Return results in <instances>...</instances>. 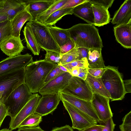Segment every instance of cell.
<instances>
[{
	"instance_id": "obj_1",
	"label": "cell",
	"mask_w": 131,
	"mask_h": 131,
	"mask_svg": "<svg viewBox=\"0 0 131 131\" xmlns=\"http://www.w3.org/2000/svg\"><path fill=\"white\" fill-rule=\"evenodd\" d=\"M58 64L43 60L32 61L25 67V83L31 93L39 92L50 72Z\"/></svg>"
},
{
	"instance_id": "obj_2",
	"label": "cell",
	"mask_w": 131,
	"mask_h": 131,
	"mask_svg": "<svg viewBox=\"0 0 131 131\" xmlns=\"http://www.w3.org/2000/svg\"><path fill=\"white\" fill-rule=\"evenodd\" d=\"M76 48L102 49L103 43L98 29L94 25L80 23L68 29Z\"/></svg>"
},
{
	"instance_id": "obj_3",
	"label": "cell",
	"mask_w": 131,
	"mask_h": 131,
	"mask_svg": "<svg viewBox=\"0 0 131 131\" xmlns=\"http://www.w3.org/2000/svg\"><path fill=\"white\" fill-rule=\"evenodd\" d=\"M101 78L109 94L111 101L123 99L126 93L124 80L117 68L106 66V69Z\"/></svg>"
},
{
	"instance_id": "obj_4",
	"label": "cell",
	"mask_w": 131,
	"mask_h": 131,
	"mask_svg": "<svg viewBox=\"0 0 131 131\" xmlns=\"http://www.w3.org/2000/svg\"><path fill=\"white\" fill-rule=\"evenodd\" d=\"M34 94L30 92L25 83L20 85L11 93L4 101L8 116L11 119L15 117Z\"/></svg>"
},
{
	"instance_id": "obj_5",
	"label": "cell",
	"mask_w": 131,
	"mask_h": 131,
	"mask_svg": "<svg viewBox=\"0 0 131 131\" xmlns=\"http://www.w3.org/2000/svg\"><path fill=\"white\" fill-rule=\"evenodd\" d=\"M26 26L32 31L41 48L46 52L53 51L60 53V47L50 34L47 26L36 20L29 21Z\"/></svg>"
},
{
	"instance_id": "obj_6",
	"label": "cell",
	"mask_w": 131,
	"mask_h": 131,
	"mask_svg": "<svg viewBox=\"0 0 131 131\" xmlns=\"http://www.w3.org/2000/svg\"><path fill=\"white\" fill-rule=\"evenodd\" d=\"M25 67L0 75V99L5 101L17 87L25 83Z\"/></svg>"
},
{
	"instance_id": "obj_7",
	"label": "cell",
	"mask_w": 131,
	"mask_h": 131,
	"mask_svg": "<svg viewBox=\"0 0 131 131\" xmlns=\"http://www.w3.org/2000/svg\"><path fill=\"white\" fill-rule=\"evenodd\" d=\"M60 91L86 101L92 100L93 93L88 84L78 77L72 76L67 85Z\"/></svg>"
},
{
	"instance_id": "obj_8",
	"label": "cell",
	"mask_w": 131,
	"mask_h": 131,
	"mask_svg": "<svg viewBox=\"0 0 131 131\" xmlns=\"http://www.w3.org/2000/svg\"><path fill=\"white\" fill-rule=\"evenodd\" d=\"M70 115L72 122V128L80 131L97 124V123L90 116L70 103L61 100Z\"/></svg>"
},
{
	"instance_id": "obj_9",
	"label": "cell",
	"mask_w": 131,
	"mask_h": 131,
	"mask_svg": "<svg viewBox=\"0 0 131 131\" xmlns=\"http://www.w3.org/2000/svg\"><path fill=\"white\" fill-rule=\"evenodd\" d=\"M32 61V57L28 53L7 57L0 61V75L12 70L25 67Z\"/></svg>"
},
{
	"instance_id": "obj_10",
	"label": "cell",
	"mask_w": 131,
	"mask_h": 131,
	"mask_svg": "<svg viewBox=\"0 0 131 131\" xmlns=\"http://www.w3.org/2000/svg\"><path fill=\"white\" fill-rule=\"evenodd\" d=\"M58 93L61 100L66 101L87 114L97 123H100V121L91 101L81 99L70 94L60 91L58 92Z\"/></svg>"
},
{
	"instance_id": "obj_11",
	"label": "cell",
	"mask_w": 131,
	"mask_h": 131,
	"mask_svg": "<svg viewBox=\"0 0 131 131\" xmlns=\"http://www.w3.org/2000/svg\"><path fill=\"white\" fill-rule=\"evenodd\" d=\"M110 100L99 94L93 93L91 101L100 121L99 124L113 117V114L110 105Z\"/></svg>"
},
{
	"instance_id": "obj_12",
	"label": "cell",
	"mask_w": 131,
	"mask_h": 131,
	"mask_svg": "<svg viewBox=\"0 0 131 131\" xmlns=\"http://www.w3.org/2000/svg\"><path fill=\"white\" fill-rule=\"evenodd\" d=\"M61 100L58 92L43 95L34 113L42 116L52 114Z\"/></svg>"
},
{
	"instance_id": "obj_13",
	"label": "cell",
	"mask_w": 131,
	"mask_h": 131,
	"mask_svg": "<svg viewBox=\"0 0 131 131\" xmlns=\"http://www.w3.org/2000/svg\"><path fill=\"white\" fill-rule=\"evenodd\" d=\"M38 93H35L31 99L15 117L10 119L9 128L13 130L19 127L22 122L27 117L34 113L41 98Z\"/></svg>"
},
{
	"instance_id": "obj_14",
	"label": "cell",
	"mask_w": 131,
	"mask_h": 131,
	"mask_svg": "<svg viewBox=\"0 0 131 131\" xmlns=\"http://www.w3.org/2000/svg\"><path fill=\"white\" fill-rule=\"evenodd\" d=\"M72 77L69 72H65L57 76L44 85L39 93L42 95L58 92L63 89L68 84Z\"/></svg>"
},
{
	"instance_id": "obj_15",
	"label": "cell",
	"mask_w": 131,
	"mask_h": 131,
	"mask_svg": "<svg viewBox=\"0 0 131 131\" xmlns=\"http://www.w3.org/2000/svg\"><path fill=\"white\" fill-rule=\"evenodd\" d=\"M0 48L3 52L9 57L18 55L24 48L20 36H12L5 40L1 44Z\"/></svg>"
},
{
	"instance_id": "obj_16",
	"label": "cell",
	"mask_w": 131,
	"mask_h": 131,
	"mask_svg": "<svg viewBox=\"0 0 131 131\" xmlns=\"http://www.w3.org/2000/svg\"><path fill=\"white\" fill-rule=\"evenodd\" d=\"M116 41L124 47L131 48V21L116 25L114 27Z\"/></svg>"
},
{
	"instance_id": "obj_17",
	"label": "cell",
	"mask_w": 131,
	"mask_h": 131,
	"mask_svg": "<svg viewBox=\"0 0 131 131\" xmlns=\"http://www.w3.org/2000/svg\"><path fill=\"white\" fill-rule=\"evenodd\" d=\"M56 0H24L26 9L35 20L37 17L45 12L55 2Z\"/></svg>"
},
{
	"instance_id": "obj_18",
	"label": "cell",
	"mask_w": 131,
	"mask_h": 131,
	"mask_svg": "<svg viewBox=\"0 0 131 131\" xmlns=\"http://www.w3.org/2000/svg\"><path fill=\"white\" fill-rule=\"evenodd\" d=\"M1 6L7 14L8 20L10 21L25 10L26 7L25 3L23 0H3Z\"/></svg>"
},
{
	"instance_id": "obj_19",
	"label": "cell",
	"mask_w": 131,
	"mask_h": 131,
	"mask_svg": "<svg viewBox=\"0 0 131 131\" xmlns=\"http://www.w3.org/2000/svg\"><path fill=\"white\" fill-rule=\"evenodd\" d=\"M73 14L83 19L88 24L94 25V18L92 5L88 1L74 8Z\"/></svg>"
},
{
	"instance_id": "obj_20",
	"label": "cell",
	"mask_w": 131,
	"mask_h": 131,
	"mask_svg": "<svg viewBox=\"0 0 131 131\" xmlns=\"http://www.w3.org/2000/svg\"><path fill=\"white\" fill-rule=\"evenodd\" d=\"M131 21V0L125 1L115 14L112 21L116 25Z\"/></svg>"
},
{
	"instance_id": "obj_21",
	"label": "cell",
	"mask_w": 131,
	"mask_h": 131,
	"mask_svg": "<svg viewBox=\"0 0 131 131\" xmlns=\"http://www.w3.org/2000/svg\"><path fill=\"white\" fill-rule=\"evenodd\" d=\"M32 19L31 15L26 9L16 15L11 21L12 36L19 37L21 30L25 23Z\"/></svg>"
},
{
	"instance_id": "obj_22",
	"label": "cell",
	"mask_w": 131,
	"mask_h": 131,
	"mask_svg": "<svg viewBox=\"0 0 131 131\" xmlns=\"http://www.w3.org/2000/svg\"><path fill=\"white\" fill-rule=\"evenodd\" d=\"M102 49L94 48L89 49L87 58L89 68H104V64L101 53Z\"/></svg>"
},
{
	"instance_id": "obj_23",
	"label": "cell",
	"mask_w": 131,
	"mask_h": 131,
	"mask_svg": "<svg viewBox=\"0 0 131 131\" xmlns=\"http://www.w3.org/2000/svg\"><path fill=\"white\" fill-rule=\"evenodd\" d=\"M91 4L94 18V25L100 27L109 23L111 19L108 9L98 5Z\"/></svg>"
},
{
	"instance_id": "obj_24",
	"label": "cell",
	"mask_w": 131,
	"mask_h": 131,
	"mask_svg": "<svg viewBox=\"0 0 131 131\" xmlns=\"http://www.w3.org/2000/svg\"><path fill=\"white\" fill-rule=\"evenodd\" d=\"M85 80L92 93H96L110 99L109 94L105 88L101 78H95L88 73Z\"/></svg>"
},
{
	"instance_id": "obj_25",
	"label": "cell",
	"mask_w": 131,
	"mask_h": 131,
	"mask_svg": "<svg viewBox=\"0 0 131 131\" xmlns=\"http://www.w3.org/2000/svg\"><path fill=\"white\" fill-rule=\"evenodd\" d=\"M47 26L50 34L60 47L71 39L68 29H63L56 26Z\"/></svg>"
},
{
	"instance_id": "obj_26",
	"label": "cell",
	"mask_w": 131,
	"mask_h": 131,
	"mask_svg": "<svg viewBox=\"0 0 131 131\" xmlns=\"http://www.w3.org/2000/svg\"><path fill=\"white\" fill-rule=\"evenodd\" d=\"M23 32L27 48L34 55H39L41 48L38 43L30 29L26 25Z\"/></svg>"
},
{
	"instance_id": "obj_27",
	"label": "cell",
	"mask_w": 131,
	"mask_h": 131,
	"mask_svg": "<svg viewBox=\"0 0 131 131\" xmlns=\"http://www.w3.org/2000/svg\"><path fill=\"white\" fill-rule=\"evenodd\" d=\"M74 8H67L58 10L50 15L44 21L43 24L48 26L54 25L64 16L73 14Z\"/></svg>"
},
{
	"instance_id": "obj_28",
	"label": "cell",
	"mask_w": 131,
	"mask_h": 131,
	"mask_svg": "<svg viewBox=\"0 0 131 131\" xmlns=\"http://www.w3.org/2000/svg\"><path fill=\"white\" fill-rule=\"evenodd\" d=\"M67 0H56L45 12L38 17L36 21L43 24L44 21L51 14L59 9L66 3Z\"/></svg>"
},
{
	"instance_id": "obj_29",
	"label": "cell",
	"mask_w": 131,
	"mask_h": 131,
	"mask_svg": "<svg viewBox=\"0 0 131 131\" xmlns=\"http://www.w3.org/2000/svg\"><path fill=\"white\" fill-rule=\"evenodd\" d=\"M11 21L8 20L0 23V46L6 39L12 36Z\"/></svg>"
},
{
	"instance_id": "obj_30",
	"label": "cell",
	"mask_w": 131,
	"mask_h": 131,
	"mask_svg": "<svg viewBox=\"0 0 131 131\" xmlns=\"http://www.w3.org/2000/svg\"><path fill=\"white\" fill-rule=\"evenodd\" d=\"M42 116L36 113H32L26 117L22 122L19 127H33L37 126L42 121Z\"/></svg>"
},
{
	"instance_id": "obj_31",
	"label": "cell",
	"mask_w": 131,
	"mask_h": 131,
	"mask_svg": "<svg viewBox=\"0 0 131 131\" xmlns=\"http://www.w3.org/2000/svg\"><path fill=\"white\" fill-rule=\"evenodd\" d=\"M78 56L77 48L75 47L69 51L61 54L59 63L65 64L77 60Z\"/></svg>"
},
{
	"instance_id": "obj_32",
	"label": "cell",
	"mask_w": 131,
	"mask_h": 131,
	"mask_svg": "<svg viewBox=\"0 0 131 131\" xmlns=\"http://www.w3.org/2000/svg\"><path fill=\"white\" fill-rule=\"evenodd\" d=\"M61 64L70 73L71 70L73 68L88 67V63L86 58L80 60H77L68 63Z\"/></svg>"
},
{
	"instance_id": "obj_33",
	"label": "cell",
	"mask_w": 131,
	"mask_h": 131,
	"mask_svg": "<svg viewBox=\"0 0 131 131\" xmlns=\"http://www.w3.org/2000/svg\"><path fill=\"white\" fill-rule=\"evenodd\" d=\"M45 55V58L44 59L45 60L57 64L60 63L61 56L60 53L53 51H49L46 52Z\"/></svg>"
},
{
	"instance_id": "obj_34",
	"label": "cell",
	"mask_w": 131,
	"mask_h": 131,
	"mask_svg": "<svg viewBox=\"0 0 131 131\" xmlns=\"http://www.w3.org/2000/svg\"><path fill=\"white\" fill-rule=\"evenodd\" d=\"M122 124L119 125L121 131H131V111L122 119Z\"/></svg>"
},
{
	"instance_id": "obj_35",
	"label": "cell",
	"mask_w": 131,
	"mask_h": 131,
	"mask_svg": "<svg viewBox=\"0 0 131 131\" xmlns=\"http://www.w3.org/2000/svg\"><path fill=\"white\" fill-rule=\"evenodd\" d=\"M64 72H65L61 70L57 65L49 73L44 81L43 86L57 76Z\"/></svg>"
},
{
	"instance_id": "obj_36",
	"label": "cell",
	"mask_w": 131,
	"mask_h": 131,
	"mask_svg": "<svg viewBox=\"0 0 131 131\" xmlns=\"http://www.w3.org/2000/svg\"><path fill=\"white\" fill-rule=\"evenodd\" d=\"M4 98L0 99V128L5 117L8 116L7 109L4 103Z\"/></svg>"
},
{
	"instance_id": "obj_37",
	"label": "cell",
	"mask_w": 131,
	"mask_h": 131,
	"mask_svg": "<svg viewBox=\"0 0 131 131\" xmlns=\"http://www.w3.org/2000/svg\"><path fill=\"white\" fill-rule=\"evenodd\" d=\"M91 4H94L103 6L108 9L113 4L114 0H88Z\"/></svg>"
},
{
	"instance_id": "obj_38",
	"label": "cell",
	"mask_w": 131,
	"mask_h": 131,
	"mask_svg": "<svg viewBox=\"0 0 131 131\" xmlns=\"http://www.w3.org/2000/svg\"><path fill=\"white\" fill-rule=\"evenodd\" d=\"M75 47V43L73 40L71 38V39L66 44L60 47V53L61 54H63L66 53Z\"/></svg>"
},
{
	"instance_id": "obj_39",
	"label": "cell",
	"mask_w": 131,
	"mask_h": 131,
	"mask_svg": "<svg viewBox=\"0 0 131 131\" xmlns=\"http://www.w3.org/2000/svg\"><path fill=\"white\" fill-rule=\"evenodd\" d=\"M88 0H67L65 4L59 9L74 8L77 5L87 1Z\"/></svg>"
},
{
	"instance_id": "obj_40",
	"label": "cell",
	"mask_w": 131,
	"mask_h": 131,
	"mask_svg": "<svg viewBox=\"0 0 131 131\" xmlns=\"http://www.w3.org/2000/svg\"><path fill=\"white\" fill-rule=\"evenodd\" d=\"M106 69L104 68H89L88 73L92 76L97 78H101Z\"/></svg>"
},
{
	"instance_id": "obj_41",
	"label": "cell",
	"mask_w": 131,
	"mask_h": 131,
	"mask_svg": "<svg viewBox=\"0 0 131 131\" xmlns=\"http://www.w3.org/2000/svg\"><path fill=\"white\" fill-rule=\"evenodd\" d=\"M104 125L102 131H114L116 124L113 121L112 118H111L104 122L100 124Z\"/></svg>"
},
{
	"instance_id": "obj_42",
	"label": "cell",
	"mask_w": 131,
	"mask_h": 131,
	"mask_svg": "<svg viewBox=\"0 0 131 131\" xmlns=\"http://www.w3.org/2000/svg\"><path fill=\"white\" fill-rule=\"evenodd\" d=\"M78 56L77 60H81L87 58L89 49L80 47L77 48Z\"/></svg>"
},
{
	"instance_id": "obj_43",
	"label": "cell",
	"mask_w": 131,
	"mask_h": 131,
	"mask_svg": "<svg viewBox=\"0 0 131 131\" xmlns=\"http://www.w3.org/2000/svg\"><path fill=\"white\" fill-rule=\"evenodd\" d=\"M88 67L79 68V72L77 77L84 80H85L88 73Z\"/></svg>"
},
{
	"instance_id": "obj_44",
	"label": "cell",
	"mask_w": 131,
	"mask_h": 131,
	"mask_svg": "<svg viewBox=\"0 0 131 131\" xmlns=\"http://www.w3.org/2000/svg\"><path fill=\"white\" fill-rule=\"evenodd\" d=\"M104 125L97 124L86 128L81 131H102Z\"/></svg>"
},
{
	"instance_id": "obj_45",
	"label": "cell",
	"mask_w": 131,
	"mask_h": 131,
	"mask_svg": "<svg viewBox=\"0 0 131 131\" xmlns=\"http://www.w3.org/2000/svg\"><path fill=\"white\" fill-rule=\"evenodd\" d=\"M17 131H45L43 130L40 127H20L18 128Z\"/></svg>"
},
{
	"instance_id": "obj_46",
	"label": "cell",
	"mask_w": 131,
	"mask_h": 131,
	"mask_svg": "<svg viewBox=\"0 0 131 131\" xmlns=\"http://www.w3.org/2000/svg\"><path fill=\"white\" fill-rule=\"evenodd\" d=\"M51 131H74L72 128L69 125H66L60 127L55 128Z\"/></svg>"
},
{
	"instance_id": "obj_47",
	"label": "cell",
	"mask_w": 131,
	"mask_h": 131,
	"mask_svg": "<svg viewBox=\"0 0 131 131\" xmlns=\"http://www.w3.org/2000/svg\"><path fill=\"white\" fill-rule=\"evenodd\" d=\"M1 4H0V23L8 20L7 15L1 7Z\"/></svg>"
},
{
	"instance_id": "obj_48",
	"label": "cell",
	"mask_w": 131,
	"mask_h": 131,
	"mask_svg": "<svg viewBox=\"0 0 131 131\" xmlns=\"http://www.w3.org/2000/svg\"><path fill=\"white\" fill-rule=\"evenodd\" d=\"M126 93L131 92V80H126L124 81Z\"/></svg>"
},
{
	"instance_id": "obj_49",
	"label": "cell",
	"mask_w": 131,
	"mask_h": 131,
	"mask_svg": "<svg viewBox=\"0 0 131 131\" xmlns=\"http://www.w3.org/2000/svg\"><path fill=\"white\" fill-rule=\"evenodd\" d=\"M79 68L74 67L72 69L70 73L72 76L77 77L79 73Z\"/></svg>"
},
{
	"instance_id": "obj_50",
	"label": "cell",
	"mask_w": 131,
	"mask_h": 131,
	"mask_svg": "<svg viewBox=\"0 0 131 131\" xmlns=\"http://www.w3.org/2000/svg\"><path fill=\"white\" fill-rule=\"evenodd\" d=\"M57 64L58 67L62 71L64 72H69L67 70L66 68L64 67L60 63H58Z\"/></svg>"
},
{
	"instance_id": "obj_51",
	"label": "cell",
	"mask_w": 131,
	"mask_h": 131,
	"mask_svg": "<svg viewBox=\"0 0 131 131\" xmlns=\"http://www.w3.org/2000/svg\"><path fill=\"white\" fill-rule=\"evenodd\" d=\"M0 131H13V130L9 128H4L0 130Z\"/></svg>"
},
{
	"instance_id": "obj_52",
	"label": "cell",
	"mask_w": 131,
	"mask_h": 131,
	"mask_svg": "<svg viewBox=\"0 0 131 131\" xmlns=\"http://www.w3.org/2000/svg\"><path fill=\"white\" fill-rule=\"evenodd\" d=\"M2 2V0H0V4H1Z\"/></svg>"
}]
</instances>
